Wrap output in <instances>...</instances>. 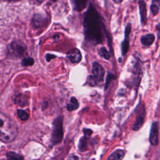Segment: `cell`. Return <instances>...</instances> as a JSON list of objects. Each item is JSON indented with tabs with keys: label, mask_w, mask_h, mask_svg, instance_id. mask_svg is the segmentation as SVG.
Instances as JSON below:
<instances>
[{
	"label": "cell",
	"mask_w": 160,
	"mask_h": 160,
	"mask_svg": "<svg viewBox=\"0 0 160 160\" xmlns=\"http://www.w3.org/2000/svg\"><path fill=\"white\" fill-rule=\"evenodd\" d=\"M46 17L42 13H36L31 19V24L34 29L39 28L46 21Z\"/></svg>",
	"instance_id": "obj_7"
},
{
	"label": "cell",
	"mask_w": 160,
	"mask_h": 160,
	"mask_svg": "<svg viewBox=\"0 0 160 160\" xmlns=\"http://www.w3.org/2000/svg\"><path fill=\"white\" fill-rule=\"evenodd\" d=\"M79 107V103L78 102V100L72 97L70 101V103H69L67 105V109L69 111H72L74 110H76Z\"/></svg>",
	"instance_id": "obj_15"
},
{
	"label": "cell",
	"mask_w": 160,
	"mask_h": 160,
	"mask_svg": "<svg viewBox=\"0 0 160 160\" xmlns=\"http://www.w3.org/2000/svg\"><path fill=\"white\" fill-rule=\"evenodd\" d=\"M92 75L89 76L88 78V82L91 86H94L98 82L103 80L104 70L102 66L97 62H94L92 69Z\"/></svg>",
	"instance_id": "obj_4"
},
{
	"label": "cell",
	"mask_w": 160,
	"mask_h": 160,
	"mask_svg": "<svg viewBox=\"0 0 160 160\" xmlns=\"http://www.w3.org/2000/svg\"><path fill=\"white\" fill-rule=\"evenodd\" d=\"M87 138H88L84 136L82 137L79 140V142L78 144V148H79V151L81 152L85 151L87 149V148H88Z\"/></svg>",
	"instance_id": "obj_16"
},
{
	"label": "cell",
	"mask_w": 160,
	"mask_h": 160,
	"mask_svg": "<svg viewBox=\"0 0 160 160\" xmlns=\"http://www.w3.org/2000/svg\"><path fill=\"white\" fill-rule=\"evenodd\" d=\"M67 58L72 63H78L82 59V55L78 48H72L67 52Z\"/></svg>",
	"instance_id": "obj_8"
},
{
	"label": "cell",
	"mask_w": 160,
	"mask_h": 160,
	"mask_svg": "<svg viewBox=\"0 0 160 160\" xmlns=\"http://www.w3.org/2000/svg\"><path fill=\"white\" fill-rule=\"evenodd\" d=\"M26 50V45L19 41H12L8 47V54L12 58L22 56Z\"/></svg>",
	"instance_id": "obj_5"
},
{
	"label": "cell",
	"mask_w": 160,
	"mask_h": 160,
	"mask_svg": "<svg viewBox=\"0 0 160 160\" xmlns=\"http://www.w3.org/2000/svg\"><path fill=\"white\" fill-rule=\"evenodd\" d=\"M82 24L85 39L89 44L94 46L102 42V28L104 26L98 12L91 3L84 14Z\"/></svg>",
	"instance_id": "obj_1"
},
{
	"label": "cell",
	"mask_w": 160,
	"mask_h": 160,
	"mask_svg": "<svg viewBox=\"0 0 160 160\" xmlns=\"http://www.w3.org/2000/svg\"><path fill=\"white\" fill-rule=\"evenodd\" d=\"M158 1V0H154L151 6V10L154 16H156L159 11V7L158 6V4L157 3Z\"/></svg>",
	"instance_id": "obj_19"
},
{
	"label": "cell",
	"mask_w": 160,
	"mask_h": 160,
	"mask_svg": "<svg viewBox=\"0 0 160 160\" xmlns=\"http://www.w3.org/2000/svg\"><path fill=\"white\" fill-rule=\"evenodd\" d=\"M125 152L122 149H117L113 152L108 158V160H122L124 156Z\"/></svg>",
	"instance_id": "obj_14"
},
{
	"label": "cell",
	"mask_w": 160,
	"mask_h": 160,
	"mask_svg": "<svg viewBox=\"0 0 160 160\" xmlns=\"http://www.w3.org/2000/svg\"><path fill=\"white\" fill-rule=\"evenodd\" d=\"M17 115L23 121H27L29 118V114L25 111L22 109H18L17 111Z\"/></svg>",
	"instance_id": "obj_18"
},
{
	"label": "cell",
	"mask_w": 160,
	"mask_h": 160,
	"mask_svg": "<svg viewBox=\"0 0 160 160\" xmlns=\"http://www.w3.org/2000/svg\"><path fill=\"white\" fill-rule=\"evenodd\" d=\"M114 79H115V76H114L113 74H111V73H109V74H108L107 78H106V85H105V88H106V89H107V88L108 87V85H109V82H110L112 80Z\"/></svg>",
	"instance_id": "obj_23"
},
{
	"label": "cell",
	"mask_w": 160,
	"mask_h": 160,
	"mask_svg": "<svg viewBox=\"0 0 160 160\" xmlns=\"http://www.w3.org/2000/svg\"><path fill=\"white\" fill-rule=\"evenodd\" d=\"M34 60L33 59V58H30V57L24 58L21 62V64L24 67L32 66L34 64Z\"/></svg>",
	"instance_id": "obj_20"
},
{
	"label": "cell",
	"mask_w": 160,
	"mask_h": 160,
	"mask_svg": "<svg viewBox=\"0 0 160 160\" xmlns=\"http://www.w3.org/2000/svg\"><path fill=\"white\" fill-rule=\"evenodd\" d=\"M139 8V13L141 17V22L142 25H145L147 21V11H146V4L144 0H139L138 2Z\"/></svg>",
	"instance_id": "obj_10"
},
{
	"label": "cell",
	"mask_w": 160,
	"mask_h": 160,
	"mask_svg": "<svg viewBox=\"0 0 160 160\" xmlns=\"http://www.w3.org/2000/svg\"><path fill=\"white\" fill-rule=\"evenodd\" d=\"M149 141L153 146H156L158 144V124L156 122L152 124L149 135Z\"/></svg>",
	"instance_id": "obj_9"
},
{
	"label": "cell",
	"mask_w": 160,
	"mask_h": 160,
	"mask_svg": "<svg viewBox=\"0 0 160 160\" xmlns=\"http://www.w3.org/2000/svg\"><path fill=\"white\" fill-rule=\"evenodd\" d=\"M38 2H39V3H42V2H44L45 0H36Z\"/></svg>",
	"instance_id": "obj_28"
},
{
	"label": "cell",
	"mask_w": 160,
	"mask_h": 160,
	"mask_svg": "<svg viewBox=\"0 0 160 160\" xmlns=\"http://www.w3.org/2000/svg\"><path fill=\"white\" fill-rule=\"evenodd\" d=\"M155 40V36L153 34H147L146 35L142 36L141 38V43L146 46L151 45Z\"/></svg>",
	"instance_id": "obj_13"
},
{
	"label": "cell",
	"mask_w": 160,
	"mask_h": 160,
	"mask_svg": "<svg viewBox=\"0 0 160 160\" xmlns=\"http://www.w3.org/2000/svg\"><path fill=\"white\" fill-rule=\"evenodd\" d=\"M156 29L157 31V35H158V38L160 39V23H159L156 26Z\"/></svg>",
	"instance_id": "obj_26"
},
{
	"label": "cell",
	"mask_w": 160,
	"mask_h": 160,
	"mask_svg": "<svg viewBox=\"0 0 160 160\" xmlns=\"http://www.w3.org/2000/svg\"><path fill=\"white\" fill-rule=\"evenodd\" d=\"M88 0H72L73 8L78 11L84 9L88 5Z\"/></svg>",
	"instance_id": "obj_12"
},
{
	"label": "cell",
	"mask_w": 160,
	"mask_h": 160,
	"mask_svg": "<svg viewBox=\"0 0 160 160\" xmlns=\"http://www.w3.org/2000/svg\"><path fill=\"white\" fill-rule=\"evenodd\" d=\"M26 100H25V98H23L22 96L20 97L19 96H17L16 98V103H17L18 104H19L21 106H24L26 104Z\"/></svg>",
	"instance_id": "obj_22"
},
{
	"label": "cell",
	"mask_w": 160,
	"mask_h": 160,
	"mask_svg": "<svg viewBox=\"0 0 160 160\" xmlns=\"http://www.w3.org/2000/svg\"><path fill=\"white\" fill-rule=\"evenodd\" d=\"M113 1L116 4H120L122 1V0H113Z\"/></svg>",
	"instance_id": "obj_27"
},
{
	"label": "cell",
	"mask_w": 160,
	"mask_h": 160,
	"mask_svg": "<svg viewBox=\"0 0 160 160\" xmlns=\"http://www.w3.org/2000/svg\"><path fill=\"white\" fill-rule=\"evenodd\" d=\"M131 23H128L125 28L124 39L121 43V52H122V56L126 55L129 50V36L131 33Z\"/></svg>",
	"instance_id": "obj_6"
},
{
	"label": "cell",
	"mask_w": 160,
	"mask_h": 160,
	"mask_svg": "<svg viewBox=\"0 0 160 160\" xmlns=\"http://www.w3.org/2000/svg\"><path fill=\"white\" fill-rule=\"evenodd\" d=\"M56 56L54 55V54H47L46 55V59L48 62L50 61L52 59L54 58Z\"/></svg>",
	"instance_id": "obj_25"
},
{
	"label": "cell",
	"mask_w": 160,
	"mask_h": 160,
	"mask_svg": "<svg viewBox=\"0 0 160 160\" xmlns=\"http://www.w3.org/2000/svg\"><path fill=\"white\" fill-rule=\"evenodd\" d=\"M9 1H19V0H9Z\"/></svg>",
	"instance_id": "obj_29"
},
{
	"label": "cell",
	"mask_w": 160,
	"mask_h": 160,
	"mask_svg": "<svg viewBox=\"0 0 160 160\" xmlns=\"http://www.w3.org/2000/svg\"><path fill=\"white\" fill-rule=\"evenodd\" d=\"M63 137L62 118L58 117L52 122V132L51 135V142L52 144H57L62 141Z\"/></svg>",
	"instance_id": "obj_3"
},
{
	"label": "cell",
	"mask_w": 160,
	"mask_h": 160,
	"mask_svg": "<svg viewBox=\"0 0 160 160\" xmlns=\"http://www.w3.org/2000/svg\"><path fill=\"white\" fill-rule=\"evenodd\" d=\"M99 54L101 56H102V58H104L106 59H109L110 58L109 53L108 52V51L106 50V49L104 47H102L100 48V49L99 51Z\"/></svg>",
	"instance_id": "obj_21"
},
{
	"label": "cell",
	"mask_w": 160,
	"mask_h": 160,
	"mask_svg": "<svg viewBox=\"0 0 160 160\" xmlns=\"http://www.w3.org/2000/svg\"><path fill=\"white\" fill-rule=\"evenodd\" d=\"M144 117H145V111L144 108L142 109V111L138 112L137 116H136V119L132 126V129L134 131H138L143 124L144 121Z\"/></svg>",
	"instance_id": "obj_11"
},
{
	"label": "cell",
	"mask_w": 160,
	"mask_h": 160,
	"mask_svg": "<svg viewBox=\"0 0 160 160\" xmlns=\"http://www.w3.org/2000/svg\"><path fill=\"white\" fill-rule=\"evenodd\" d=\"M83 132H84V136L86 137H87L88 138L91 135V134L92 132V131L91 129H83Z\"/></svg>",
	"instance_id": "obj_24"
},
{
	"label": "cell",
	"mask_w": 160,
	"mask_h": 160,
	"mask_svg": "<svg viewBox=\"0 0 160 160\" xmlns=\"http://www.w3.org/2000/svg\"><path fill=\"white\" fill-rule=\"evenodd\" d=\"M18 135V127L5 114L0 112V141L4 142L13 141Z\"/></svg>",
	"instance_id": "obj_2"
},
{
	"label": "cell",
	"mask_w": 160,
	"mask_h": 160,
	"mask_svg": "<svg viewBox=\"0 0 160 160\" xmlns=\"http://www.w3.org/2000/svg\"><path fill=\"white\" fill-rule=\"evenodd\" d=\"M6 156L9 160H23V157L14 152H8L6 154Z\"/></svg>",
	"instance_id": "obj_17"
},
{
	"label": "cell",
	"mask_w": 160,
	"mask_h": 160,
	"mask_svg": "<svg viewBox=\"0 0 160 160\" xmlns=\"http://www.w3.org/2000/svg\"><path fill=\"white\" fill-rule=\"evenodd\" d=\"M69 160H71V159H69Z\"/></svg>",
	"instance_id": "obj_30"
}]
</instances>
